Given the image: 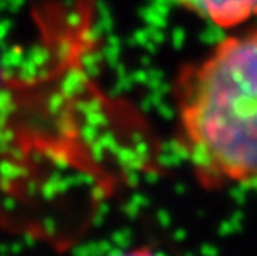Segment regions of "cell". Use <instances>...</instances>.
<instances>
[{"instance_id": "6da1fadb", "label": "cell", "mask_w": 257, "mask_h": 256, "mask_svg": "<svg viewBox=\"0 0 257 256\" xmlns=\"http://www.w3.org/2000/svg\"><path fill=\"white\" fill-rule=\"evenodd\" d=\"M171 103L174 148L199 187L257 190V27L183 63Z\"/></svg>"}, {"instance_id": "7a4b0ae2", "label": "cell", "mask_w": 257, "mask_h": 256, "mask_svg": "<svg viewBox=\"0 0 257 256\" xmlns=\"http://www.w3.org/2000/svg\"><path fill=\"white\" fill-rule=\"evenodd\" d=\"M221 30H236L257 20V0H165Z\"/></svg>"}, {"instance_id": "3957f363", "label": "cell", "mask_w": 257, "mask_h": 256, "mask_svg": "<svg viewBox=\"0 0 257 256\" xmlns=\"http://www.w3.org/2000/svg\"><path fill=\"white\" fill-rule=\"evenodd\" d=\"M111 256H163L160 251H156L155 248L148 246V244H140V246H133L123 251H118Z\"/></svg>"}, {"instance_id": "277c9868", "label": "cell", "mask_w": 257, "mask_h": 256, "mask_svg": "<svg viewBox=\"0 0 257 256\" xmlns=\"http://www.w3.org/2000/svg\"><path fill=\"white\" fill-rule=\"evenodd\" d=\"M5 85H7V77H5L4 65H2V60H0V95H2V92H4V89H5Z\"/></svg>"}]
</instances>
